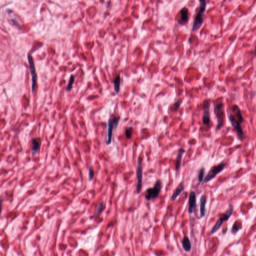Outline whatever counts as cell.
Returning a JSON list of instances; mask_svg holds the SVG:
<instances>
[{
	"label": "cell",
	"instance_id": "cell-27",
	"mask_svg": "<svg viewBox=\"0 0 256 256\" xmlns=\"http://www.w3.org/2000/svg\"><path fill=\"white\" fill-rule=\"evenodd\" d=\"M254 51H255V54H256V45H255V46Z\"/></svg>",
	"mask_w": 256,
	"mask_h": 256
},
{
	"label": "cell",
	"instance_id": "cell-8",
	"mask_svg": "<svg viewBox=\"0 0 256 256\" xmlns=\"http://www.w3.org/2000/svg\"><path fill=\"white\" fill-rule=\"evenodd\" d=\"M143 159L141 156L138 158L137 168L136 171V175L137 178L138 183L137 186V193L140 194L142 190V182H143V167H142Z\"/></svg>",
	"mask_w": 256,
	"mask_h": 256
},
{
	"label": "cell",
	"instance_id": "cell-3",
	"mask_svg": "<svg viewBox=\"0 0 256 256\" xmlns=\"http://www.w3.org/2000/svg\"><path fill=\"white\" fill-rule=\"evenodd\" d=\"M119 120L120 117H115L112 119H109L108 121V130L107 133V145H110L111 143L113 130L117 127Z\"/></svg>",
	"mask_w": 256,
	"mask_h": 256
},
{
	"label": "cell",
	"instance_id": "cell-15",
	"mask_svg": "<svg viewBox=\"0 0 256 256\" xmlns=\"http://www.w3.org/2000/svg\"><path fill=\"white\" fill-rule=\"evenodd\" d=\"M185 152V150L183 149H180L178 153L177 157L176 158V170L178 171L179 169L180 168L181 164V161H182V157L183 155L184 154V153Z\"/></svg>",
	"mask_w": 256,
	"mask_h": 256
},
{
	"label": "cell",
	"instance_id": "cell-18",
	"mask_svg": "<svg viewBox=\"0 0 256 256\" xmlns=\"http://www.w3.org/2000/svg\"><path fill=\"white\" fill-rule=\"evenodd\" d=\"M223 222H224V220H223L222 218H220L218 220L217 222H216V224L215 225L214 227H213V229L212 230V234H215V233H216V232L218 230H219V229L220 228V227L222 225Z\"/></svg>",
	"mask_w": 256,
	"mask_h": 256
},
{
	"label": "cell",
	"instance_id": "cell-23",
	"mask_svg": "<svg viewBox=\"0 0 256 256\" xmlns=\"http://www.w3.org/2000/svg\"><path fill=\"white\" fill-rule=\"evenodd\" d=\"M205 168H202L200 170V171L199 172V174H198V181H199V182L200 183H201V182H202L203 181V179H204V175H205Z\"/></svg>",
	"mask_w": 256,
	"mask_h": 256
},
{
	"label": "cell",
	"instance_id": "cell-25",
	"mask_svg": "<svg viewBox=\"0 0 256 256\" xmlns=\"http://www.w3.org/2000/svg\"><path fill=\"white\" fill-rule=\"evenodd\" d=\"M94 176V170L91 167H90L89 169V179L90 181H91L93 179Z\"/></svg>",
	"mask_w": 256,
	"mask_h": 256
},
{
	"label": "cell",
	"instance_id": "cell-5",
	"mask_svg": "<svg viewBox=\"0 0 256 256\" xmlns=\"http://www.w3.org/2000/svg\"><path fill=\"white\" fill-rule=\"evenodd\" d=\"M162 181L158 180L155 184L153 188H149L146 190L147 194L145 196V198L147 200H151L152 199H155L159 196L162 188Z\"/></svg>",
	"mask_w": 256,
	"mask_h": 256
},
{
	"label": "cell",
	"instance_id": "cell-20",
	"mask_svg": "<svg viewBox=\"0 0 256 256\" xmlns=\"http://www.w3.org/2000/svg\"><path fill=\"white\" fill-rule=\"evenodd\" d=\"M75 81L74 76L73 75H71L70 77L69 81L68 83L67 86L66 91H70L72 89L73 85L74 84Z\"/></svg>",
	"mask_w": 256,
	"mask_h": 256
},
{
	"label": "cell",
	"instance_id": "cell-28",
	"mask_svg": "<svg viewBox=\"0 0 256 256\" xmlns=\"http://www.w3.org/2000/svg\"></svg>",
	"mask_w": 256,
	"mask_h": 256
},
{
	"label": "cell",
	"instance_id": "cell-12",
	"mask_svg": "<svg viewBox=\"0 0 256 256\" xmlns=\"http://www.w3.org/2000/svg\"><path fill=\"white\" fill-rule=\"evenodd\" d=\"M206 197L205 195H203L200 199V215L201 217H204L206 215Z\"/></svg>",
	"mask_w": 256,
	"mask_h": 256
},
{
	"label": "cell",
	"instance_id": "cell-14",
	"mask_svg": "<svg viewBox=\"0 0 256 256\" xmlns=\"http://www.w3.org/2000/svg\"><path fill=\"white\" fill-rule=\"evenodd\" d=\"M184 189H185V187H184V185L182 184V183H181L178 186L177 188L176 189V190H175L174 191V193H173V195H172V196L171 197V200H175L178 197V196L183 192L184 191Z\"/></svg>",
	"mask_w": 256,
	"mask_h": 256
},
{
	"label": "cell",
	"instance_id": "cell-16",
	"mask_svg": "<svg viewBox=\"0 0 256 256\" xmlns=\"http://www.w3.org/2000/svg\"><path fill=\"white\" fill-rule=\"evenodd\" d=\"M181 20L184 23L187 22L189 20V10L187 8H184L181 11Z\"/></svg>",
	"mask_w": 256,
	"mask_h": 256
},
{
	"label": "cell",
	"instance_id": "cell-7",
	"mask_svg": "<svg viewBox=\"0 0 256 256\" xmlns=\"http://www.w3.org/2000/svg\"><path fill=\"white\" fill-rule=\"evenodd\" d=\"M225 166V164L221 163L218 165L215 166L214 167H212L210 170L207 176L204 179V182L205 183H207L210 182L212 179H214L217 175L221 173L224 169Z\"/></svg>",
	"mask_w": 256,
	"mask_h": 256
},
{
	"label": "cell",
	"instance_id": "cell-9",
	"mask_svg": "<svg viewBox=\"0 0 256 256\" xmlns=\"http://www.w3.org/2000/svg\"><path fill=\"white\" fill-rule=\"evenodd\" d=\"M204 114L203 117V122L206 126H209L210 123V103L208 100H206L203 102Z\"/></svg>",
	"mask_w": 256,
	"mask_h": 256
},
{
	"label": "cell",
	"instance_id": "cell-19",
	"mask_svg": "<svg viewBox=\"0 0 256 256\" xmlns=\"http://www.w3.org/2000/svg\"><path fill=\"white\" fill-rule=\"evenodd\" d=\"M103 207V203L102 202L100 203L99 205H98L97 207L95 210V212L94 215V217H97L102 213V212L104 210Z\"/></svg>",
	"mask_w": 256,
	"mask_h": 256
},
{
	"label": "cell",
	"instance_id": "cell-13",
	"mask_svg": "<svg viewBox=\"0 0 256 256\" xmlns=\"http://www.w3.org/2000/svg\"><path fill=\"white\" fill-rule=\"evenodd\" d=\"M182 245L185 251L189 252L191 250V243L190 239L187 236H185L182 241Z\"/></svg>",
	"mask_w": 256,
	"mask_h": 256
},
{
	"label": "cell",
	"instance_id": "cell-24",
	"mask_svg": "<svg viewBox=\"0 0 256 256\" xmlns=\"http://www.w3.org/2000/svg\"><path fill=\"white\" fill-rule=\"evenodd\" d=\"M133 129L132 127H129L127 128L125 131V135L128 139L131 138L133 134Z\"/></svg>",
	"mask_w": 256,
	"mask_h": 256
},
{
	"label": "cell",
	"instance_id": "cell-22",
	"mask_svg": "<svg viewBox=\"0 0 256 256\" xmlns=\"http://www.w3.org/2000/svg\"><path fill=\"white\" fill-rule=\"evenodd\" d=\"M233 210H234L233 208H231L228 211H227V212L224 215V217L222 218L224 221H227L228 220L233 213Z\"/></svg>",
	"mask_w": 256,
	"mask_h": 256
},
{
	"label": "cell",
	"instance_id": "cell-6",
	"mask_svg": "<svg viewBox=\"0 0 256 256\" xmlns=\"http://www.w3.org/2000/svg\"><path fill=\"white\" fill-rule=\"evenodd\" d=\"M28 60L30 70L32 77V92L34 93L35 90L36 86L37 84L38 76L36 69L34 60L31 55H28Z\"/></svg>",
	"mask_w": 256,
	"mask_h": 256
},
{
	"label": "cell",
	"instance_id": "cell-1",
	"mask_svg": "<svg viewBox=\"0 0 256 256\" xmlns=\"http://www.w3.org/2000/svg\"><path fill=\"white\" fill-rule=\"evenodd\" d=\"M229 120L238 136L242 140L244 139L245 135L241 126V124L244 122V118L243 117L241 110L237 105H233L232 107L231 113L229 116Z\"/></svg>",
	"mask_w": 256,
	"mask_h": 256
},
{
	"label": "cell",
	"instance_id": "cell-11",
	"mask_svg": "<svg viewBox=\"0 0 256 256\" xmlns=\"http://www.w3.org/2000/svg\"><path fill=\"white\" fill-rule=\"evenodd\" d=\"M42 144V140L40 138H34L32 140V153L34 156L40 150L41 146Z\"/></svg>",
	"mask_w": 256,
	"mask_h": 256
},
{
	"label": "cell",
	"instance_id": "cell-2",
	"mask_svg": "<svg viewBox=\"0 0 256 256\" xmlns=\"http://www.w3.org/2000/svg\"><path fill=\"white\" fill-rule=\"evenodd\" d=\"M200 6L199 11L196 15V18L195 19L194 22L193 24L192 31L193 32L197 31L201 25L203 23V14L206 10V8L207 6V1L206 0H200Z\"/></svg>",
	"mask_w": 256,
	"mask_h": 256
},
{
	"label": "cell",
	"instance_id": "cell-26",
	"mask_svg": "<svg viewBox=\"0 0 256 256\" xmlns=\"http://www.w3.org/2000/svg\"><path fill=\"white\" fill-rule=\"evenodd\" d=\"M241 229V228L240 227H237L236 225L235 224L233 226V230H232V231H233V232H236L240 230Z\"/></svg>",
	"mask_w": 256,
	"mask_h": 256
},
{
	"label": "cell",
	"instance_id": "cell-4",
	"mask_svg": "<svg viewBox=\"0 0 256 256\" xmlns=\"http://www.w3.org/2000/svg\"><path fill=\"white\" fill-rule=\"evenodd\" d=\"M215 113L217 118L218 125L216 130H220L224 126V112L223 110V104H217L215 107Z\"/></svg>",
	"mask_w": 256,
	"mask_h": 256
},
{
	"label": "cell",
	"instance_id": "cell-21",
	"mask_svg": "<svg viewBox=\"0 0 256 256\" xmlns=\"http://www.w3.org/2000/svg\"><path fill=\"white\" fill-rule=\"evenodd\" d=\"M182 103V101L181 100H178L176 103H175L173 104V106L172 107L171 109L172 111L176 112L177 111L180 107Z\"/></svg>",
	"mask_w": 256,
	"mask_h": 256
},
{
	"label": "cell",
	"instance_id": "cell-17",
	"mask_svg": "<svg viewBox=\"0 0 256 256\" xmlns=\"http://www.w3.org/2000/svg\"><path fill=\"white\" fill-rule=\"evenodd\" d=\"M113 83H114V88L116 94H118L119 93V91H120L121 84V77L119 75H118L116 76V77L114 80Z\"/></svg>",
	"mask_w": 256,
	"mask_h": 256
},
{
	"label": "cell",
	"instance_id": "cell-10",
	"mask_svg": "<svg viewBox=\"0 0 256 256\" xmlns=\"http://www.w3.org/2000/svg\"><path fill=\"white\" fill-rule=\"evenodd\" d=\"M196 208V195L192 191L190 193L189 198V213L193 214L195 212Z\"/></svg>",
	"mask_w": 256,
	"mask_h": 256
}]
</instances>
